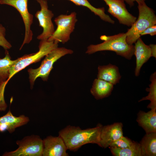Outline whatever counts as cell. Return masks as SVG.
I'll list each match as a JSON object with an SVG mask.
<instances>
[{"mask_svg":"<svg viewBox=\"0 0 156 156\" xmlns=\"http://www.w3.org/2000/svg\"><path fill=\"white\" fill-rule=\"evenodd\" d=\"M150 48L151 52V56L156 58V45L155 44H151L149 45Z\"/></svg>","mask_w":156,"mask_h":156,"instance_id":"cell-27","label":"cell"},{"mask_svg":"<svg viewBox=\"0 0 156 156\" xmlns=\"http://www.w3.org/2000/svg\"><path fill=\"white\" fill-rule=\"evenodd\" d=\"M97 77L115 85L119 83L121 76L118 68L111 64L99 66L98 68Z\"/></svg>","mask_w":156,"mask_h":156,"instance_id":"cell-16","label":"cell"},{"mask_svg":"<svg viewBox=\"0 0 156 156\" xmlns=\"http://www.w3.org/2000/svg\"><path fill=\"white\" fill-rule=\"evenodd\" d=\"M139 15L135 22L127 30L126 41L132 45L140 37V34L147 28L156 24L155 11L148 6L145 2L138 3Z\"/></svg>","mask_w":156,"mask_h":156,"instance_id":"cell-3","label":"cell"},{"mask_svg":"<svg viewBox=\"0 0 156 156\" xmlns=\"http://www.w3.org/2000/svg\"><path fill=\"white\" fill-rule=\"evenodd\" d=\"M76 5L82 6L88 8L95 15L98 16L103 21L114 24V21L105 13V9L104 7L96 8L92 5L88 1V0H68Z\"/></svg>","mask_w":156,"mask_h":156,"instance_id":"cell-20","label":"cell"},{"mask_svg":"<svg viewBox=\"0 0 156 156\" xmlns=\"http://www.w3.org/2000/svg\"><path fill=\"white\" fill-rule=\"evenodd\" d=\"M29 121V118L24 115L14 116L10 109L5 115L0 117V132L7 130L12 133L16 128L27 124Z\"/></svg>","mask_w":156,"mask_h":156,"instance_id":"cell-13","label":"cell"},{"mask_svg":"<svg viewBox=\"0 0 156 156\" xmlns=\"http://www.w3.org/2000/svg\"><path fill=\"white\" fill-rule=\"evenodd\" d=\"M16 149L5 152L3 156H42L43 140L38 135H32L17 140Z\"/></svg>","mask_w":156,"mask_h":156,"instance_id":"cell-7","label":"cell"},{"mask_svg":"<svg viewBox=\"0 0 156 156\" xmlns=\"http://www.w3.org/2000/svg\"><path fill=\"white\" fill-rule=\"evenodd\" d=\"M150 81L151 83L149 85V88H147L146 90L149 92L148 95L143 97L139 102L149 100L150 103L148 105L147 107L151 109H156V72L152 73L150 76Z\"/></svg>","mask_w":156,"mask_h":156,"instance_id":"cell-21","label":"cell"},{"mask_svg":"<svg viewBox=\"0 0 156 156\" xmlns=\"http://www.w3.org/2000/svg\"><path fill=\"white\" fill-rule=\"evenodd\" d=\"M103 125L98 124L94 127L82 129L79 127L67 126L59 132L67 149L76 151L86 144H95L101 147L100 135Z\"/></svg>","mask_w":156,"mask_h":156,"instance_id":"cell-1","label":"cell"},{"mask_svg":"<svg viewBox=\"0 0 156 156\" xmlns=\"http://www.w3.org/2000/svg\"><path fill=\"white\" fill-rule=\"evenodd\" d=\"M149 34L151 36H154L156 34V25H154L148 27L142 32L140 36Z\"/></svg>","mask_w":156,"mask_h":156,"instance_id":"cell-25","label":"cell"},{"mask_svg":"<svg viewBox=\"0 0 156 156\" xmlns=\"http://www.w3.org/2000/svg\"><path fill=\"white\" fill-rule=\"evenodd\" d=\"M46 0V1H47L48 0Z\"/></svg>","mask_w":156,"mask_h":156,"instance_id":"cell-28","label":"cell"},{"mask_svg":"<svg viewBox=\"0 0 156 156\" xmlns=\"http://www.w3.org/2000/svg\"><path fill=\"white\" fill-rule=\"evenodd\" d=\"M139 144L142 156L156 155V133H146Z\"/></svg>","mask_w":156,"mask_h":156,"instance_id":"cell-18","label":"cell"},{"mask_svg":"<svg viewBox=\"0 0 156 156\" xmlns=\"http://www.w3.org/2000/svg\"><path fill=\"white\" fill-rule=\"evenodd\" d=\"M40 7V9L35 14L40 26L42 27V33L38 36L37 39L40 40H47L53 34L55 29L52 19L54 16L52 12L48 8L47 1L36 0Z\"/></svg>","mask_w":156,"mask_h":156,"instance_id":"cell-9","label":"cell"},{"mask_svg":"<svg viewBox=\"0 0 156 156\" xmlns=\"http://www.w3.org/2000/svg\"><path fill=\"white\" fill-rule=\"evenodd\" d=\"M58 47V44L53 41L40 40L38 52L25 55L17 59L16 62L9 69V76L8 82L18 72L30 64L39 61L43 57Z\"/></svg>","mask_w":156,"mask_h":156,"instance_id":"cell-5","label":"cell"},{"mask_svg":"<svg viewBox=\"0 0 156 156\" xmlns=\"http://www.w3.org/2000/svg\"><path fill=\"white\" fill-rule=\"evenodd\" d=\"M5 28L0 23V46L5 50H8L12 47V46L5 38Z\"/></svg>","mask_w":156,"mask_h":156,"instance_id":"cell-24","label":"cell"},{"mask_svg":"<svg viewBox=\"0 0 156 156\" xmlns=\"http://www.w3.org/2000/svg\"><path fill=\"white\" fill-rule=\"evenodd\" d=\"M114 85L105 80L97 78L93 81L90 92L96 99H102L111 94Z\"/></svg>","mask_w":156,"mask_h":156,"instance_id":"cell-17","label":"cell"},{"mask_svg":"<svg viewBox=\"0 0 156 156\" xmlns=\"http://www.w3.org/2000/svg\"><path fill=\"white\" fill-rule=\"evenodd\" d=\"M109 147L114 156H142L140 144L135 142L131 147L125 148Z\"/></svg>","mask_w":156,"mask_h":156,"instance_id":"cell-22","label":"cell"},{"mask_svg":"<svg viewBox=\"0 0 156 156\" xmlns=\"http://www.w3.org/2000/svg\"><path fill=\"white\" fill-rule=\"evenodd\" d=\"M122 127L121 122L102 126L100 135L101 147L104 148L109 147L112 143L123 136Z\"/></svg>","mask_w":156,"mask_h":156,"instance_id":"cell-12","label":"cell"},{"mask_svg":"<svg viewBox=\"0 0 156 156\" xmlns=\"http://www.w3.org/2000/svg\"><path fill=\"white\" fill-rule=\"evenodd\" d=\"M5 56L0 59V83H7L9 76V69L16 62L17 59L12 60L8 50H5Z\"/></svg>","mask_w":156,"mask_h":156,"instance_id":"cell-19","label":"cell"},{"mask_svg":"<svg viewBox=\"0 0 156 156\" xmlns=\"http://www.w3.org/2000/svg\"><path fill=\"white\" fill-rule=\"evenodd\" d=\"M28 0H0L1 4L8 5L16 9L19 12L23 20L25 27V34L20 50L25 44L30 42L33 36L31 27L33 22L34 17L28 11Z\"/></svg>","mask_w":156,"mask_h":156,"instance_id":"cell-8","label":"cell"},{"mask_svg":"<svg viewBox=\"0 0 156 156\" xmlns=\"http://www.w3.org/2000/svg\"><path fill=\"white\" fill-rule=\"evenodd\" d=\"M54 21L57 28L47 40L57 44L59 42L64 44L70 40V34L75 29L77 21V14L73 12L69 15L61 14Z\"/></svg>","mask_w":156,"mask_h":156,"instance_id":"cell-6","label":"cell"},{"mask_svg":"<svg viewBox=\"0 0 156 156\" xmlns=\"http://www.w3.org/2000/svg\"><path fill=\"white\" fill-rule=\"evenodd\" d=\"M134 142L128 138L123 136L112 143L109 147L118 148H125L131 146Z\"/></svg>","mask_w":156,"mask_h":156,"instance_id":"cell-23","label":"cell"},{"mask_svg":"<svg viewBox=\"0 0 156 156\" xmlns=\"http://www.w3.org/2000/svg\"><path fill=\"white\" fill-rule=\"evenodd\" d=\"M109 7L107 12L116 18L119 23L131 27L137 18L130 13L122 0H103Z\"/></svg>","mask_w":156,"mask_h":156,"instance_id":"cell-10","label":"cell"},{"mask_svg":"<svg viewBox=\"0 0 156 156\" xmlns=\"http://www.w3.org/2000/svg\"><path fill=\"white\" fill-rule=\"evenodd\" d=\"M127 3L130 7H131L134 5L135 2H136L138 4L145 2V0H122Z\"/></svg>","mask_w":156,"mask_h":156,"instance_id":"cell-26","label":"cell"},{"mask_svg":"<svg viewBox=\"0 0 156 156\" xmlns=\"http://www.w3.org/2000/svg\"><path fill=\"white\" fill-rule=\"evenodd\" d=\"M42 156H68V150L63 140L59 135H50L43 140Z\"/></svg>","mask_w":156,"mask_h":156,"instance_id":"cell-11","label":"cell"},{"mask_svg":"<svg viewBox=\"0 0 156 156\" xmlns=\"http://www.w3.org/2000/svg\"><path fill=\"white\" fill-rule=\"evenodd\" d=\"M73 52L71 49L58 47L45 56L39 67L28 69L27 71L31 88H33L35 80L38 77H40L43 81H47L54 63L62 57Z\"/></svg>","mask_w":156,"mask_h":156,"instance_id":"cell-4","label":"cell"},{"mask_svg":"<svg viewBox=\"0 0 156 156\" xmlns=\"http://www.w3.org/2000/svg\"><path fill=\"white\" fill-rule=\"evenodd\" d=\"M136 121L146 133H156V109H151L147 112L139 111Z\"/></svg>","mask_w":156,"mask_h":156,"instance_id":"cell-15","label":"cell"},{"mask_svg":"<svg viewBox=\"0 0 156 156\" xmlns=\"http://www.w3.org/2000/svg\"><path fill=\"white\" fill-rule=\"evenodd\" d=\"M126 34L120 33L113 36L102 35L100 39L103 42L97 44H91L87 48L86 53L91 54L96 52L110 51L118 55L131 60L134 55V47L129 44L126 41Z\"/></svg>","mask_w":156,"mask_h":156,"instance_id":"cell-2","label":"cell"},{"mask_svg":"<svg viewBox=\"0 0 156 156\" xmlns=\"http://www.w3.org/2000/svg\"><path fill=\"white\" fill-rule=\"evenodd\" d=\"M134 55L136 57V66L135 70L136 76H139L142 65L152 57L149 45L146 44L140 37L135 43Z\"/></svg>","mask_w":156,"mask_h":156,"instance_id":"cell-14","label":"cell"}]
</instances>
